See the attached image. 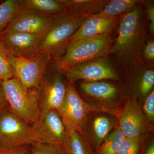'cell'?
Returning a JSON list of instances; mask_svg holds the SVG:
<instances>
[{
    "label": "cell",
    "instance_id": "obj_23",
    "mask_svg": "<svg viewBox=\"0 0 154 154\" xmlns=\"http://www.w3.org/2000/svg\"><path fill=\"white\" fill-rule=\"evenodd\" d=\"M22 8V0H6L0 4V33Z\"/></svg>",
    "mask_w": 154,
    "mask_h": 154
},
{
    "label": "cell",
    "instance_id": "obj_2",
    "mask_svg": "<svg viewBox=\"0 0 154 154\" xmlns=\"http://www.w3.org/2000/svg\"><path fill=\"white\" fill-rule=\"evenodd\" d=\"M78 87L77 91L90 111L117 116L128 98L123 87L114 81H80Z\"/></svg>",
    "mask_w": 154,
    "mask_h": 154
},
{
    "label": "cell",
    "instance_id": "obj_13",
    "mask_svg": "<svg viewBox=\"0 0 154 154\" xmlns=\"http://www.w3.org/2000/svg\"><path fill=\"white\" fill-rule=\"evenodd\" d=\"M39 142L64 146L67 140V130L58 111L53 109L39 118L33 126Z\"/></svg>",
    "mask_w": 154,
    "mask_h": 154
},
{
    "label": "cell",
    "instance_id": "obj_21",
    "mask_svg": "<svg viewBox=\"0 0 154 154\" xmlns=\"http://www.w3.org/2000/svg\"><path fill=\"white\" fill-rule=\"evenodd\" d=\"M105 137L96 151L97 154H118L125 138L118 122Z\"/></svg>",
    "mask_w": 154,
    "mask_h": 154
},
{
    "label": "cell",
    "instance_id": "obj_27",
    "mask_svg": "<svg viewBox=\"0 0 154 154\" xmlns=\"http://www.w3.org/2000/svg\"><path fill=\"white\" fill-rule=\"evenodd\" d=\"M143 114L149 124L154 128V90L150 93L140 104Z\"/></svg>",
    "mask_w": 154,
    "mask_h": 154
},
{
    "label": "cell",
    "instance_id": "obj_32",
    "mask_svg": "<svg viewBox=\"0 0 154 154\" xmlns=\"http://www.w3.org/2000/svg\"><path fill=\"white\" fill-rule=\"evenodd\" d=\"M2 81L0 79V103H7Z\"/></svg>",
    "mask_w": 154,
    "mask_h": 154
},
{
    "label": "cell",
    "instance_id": "obj_34",
    "mask_svg": "<svg viewBox=\"0 0 154 154\" xmlns=\"http://www.w3.org/2000/svg\"><path fill=\"white\" fill-rule=\"evenodd\" d=\"M3 1H0V4L3 2Z\"/></svg>",
    "mask_w": 154,
    "mask_h": 154
},
{
    "label": "cell",
    "instance_id": "obj_6",
    "mask_svg": "<svg viewBox=\"0 0 154 154\" xmlns=\"http://www.w3.org/2000/svg\"><path fill=\"white\" fill-rule=\"evenodd\" d=\"M9 64L15 76L27 89H37L53 62L45 53H38L27 57H16L9 54Z\"/></svg>",
    "mask_w": 154,
    "mask_h": 154
},
{
    "label": "cell",
    "instance_id": "obj_33",
    "mask_svg": "<svg viewBox=\"0 0 154 154\" xmlns=\"http://www.w3.org/2000/svg\"><path fill=\"white\" fill-rule=\"evenodd\" d=\"M8 107L7 103H0V117Z\"/></svg>",
    "mask_w": 154,
    "mask_h": 154
},
{
    "label": "cell",
    "instance_id": "obj_11",
    "mask_svg": "<svg viewBox=\"0 0 154 154\" xmlns=\"http://www.w3.org/2000/svg\"><path fill=\"white\" fill-rule=\"evenodd\" d=\"M117 117L110 113L90 111L86 116L81 135L95 153L105 137L113 129Z\"/></svg>",
    "mask_w": 154,
    "mask_h": 154
},
{
    "label": "cell",
    "instance_id": "obj_26",
    "mask_svg": "<svg viewBox=\"0 0 154 154\" xmlns=\"http://www.w3.org/2000/svg\"><path fill=\"white\" fill-rule=\"evenodd\" d=\"M143 137H125L118 154H139Z\"/></svg>",
    "mask_w": 154,
    "mask_h": 154
},
{
    "label": "cell",
    "instance_id": "obj_8",
    "mask_svg": "<svg viewBox=\"0 0 154 154\" xmlns=\"http://www.w3.org/2000/svg\"><path fill=\"white\" fill-rule=\"evenodd\" d=\"M108 56L71 67L62 73L72 84L80 81H119L121 73Z\"/></svg>",
    "mask_w": 154,
    "mask_h": 154
},
{
    "label": "cell",
    "instance_id": "obj_29",
    "mask_svg": "<svg viewBox=\"0 0 154 154\" xmlns=\"http://www.w3.org/2000/svg\"><path fill=\"white\" fill-rule=\"evenodd\" d=\"M145 9L146 19L149 22V31L152 37L154 34V5L153 1H143Z\"/></svg>",
    "mask_w": 154,
    "mask_h": 154
},
{
    "label": "cell",
    "instance_id": "obj_19",
    "mask_svg": "<svg viewBox=\"0 0 154 154\" xmlns=\"http://www.w3.org/2000/svg\"><path fill=\"white\" fill-rule=\"evenodd\" d=\"M23 8L41 14L54 16L65 12L60 0H22Z\"/></svg>",
    "mask_w": 154,
    "mask_h": 154
},
{
    "label": "cell",
    "instance_id": "obj_1",
    "mask_svg": "<svg viewBox=\"0 0 154 154\" xmlns=\"http://www.w3.org/2000/svg\"><path fill=\"white\" fill-rule=\"evenodd\" d=\"M143 1L122 15L117 25V35L110 46L109 54L116 57L127 76L144 65L141 52L146 40V19Z\"/></svg>",
    "mask_w": 154,
    "mask_h": 154
},
{
    "label": "cell",
    "instance_id": "obj_25",
    "mask_svg": "<svg viewBox=\"0 0 154 154\" xmlns=\"http://www.w3.org/2000/svg\"><path fill=\"white\" fill-rule=\"evenodd\" d=\"M31 154H66L63 147L58 145L35 143L30 146Z\"/></svg>",
    "mask_w": 154,
    "mask_h": 154
},
{
    "label": "cell",
    "instance_id": "obj_22",
    "mask_svg": "<svg viewBox=\"0 0 154 154\" xmlns=\"http://www.w3.org/2000/svg\"><path fill=\"white\" fill-rule=\"evenodd\" d=\"M141 2L139 0H111L97 14L107 18L120 17L131 11Z\"/></svg>",
    "mask_w": 154,
    "mask_h": 154
},
{
    "label": "cell",
    "instance_id": "obj_28",
    "mask_svg": "<svg viewBox=\"0 0 154 154\" xmlns=\"http://www.w3.org/2000/svg\"><path fill=\"white\" fill-rule=\"evenodd\" d=\"M141 52L144 65L153 67L154 63V40L153 37L146 39Z\"/></svg>",
    "mask_w": 154,
    "mask_h": 154
},
{
    "label": "cell",
    "instance_id": "obj_9",
    "mask_svg": "<svg viewBox=\"0 0 154 154\" xmlns=\"http://www.w3.org/2000/svg\"><path fill=\"white\" fill-rule=\"evenodd\" d=\"M62 72L50 67L37 89L39 117L53 109H59L66 93V79Z\"/></svg>",
    "mask_w": 154,
    "mask_h": 154
},
{
    "label": "cell",
    "instance_id": "obj_15",
    "mask_svg": "<svg viewBox=\"0 0 154 154\" xmlns=\"http://www.w3.org/2000/svg\"><path fill=\"white\" fill-rule=\"evenodd\" d=\"M122 16V15L116 18H107L96 14L86 17L70 38L68 46L85 38L111 35L117 28Z\"/></svg>",
    "mask_w": 154,
    "mask_h": 154
},
{
    "label": "cell",
    "instance_id": "obj_3",
    "mask_svg": "<svg viewBox=\"0 0 154 154\" xmlns=\"http://www.w3.org/2000/svg\"><path fill=\"white\" fill-rule=\"evenodd\" d=\"M86 17L63 12L54 16L47 32L42 37L38 53L49 54L53 61L64 54L69 40Z\"/></svg>",
    "mask_w": 154,
    "mask_h": 154
},
{
    "label": "cell",
    "instance_id": "obj_7",
    "mask_svg": "<svg viewBox=\"0 0 154 154\" xmlns=\"http://www.w3.org/2000/svg\"><path fill=\"white\" fill-rule=\"evenodd\" d=\"M39 142L33 126L7 107L0 117V148L30 146Z\"/></svg>",
    "mask_w": 154,
    "mask_h": 154
},
{
    "label": "cell",
    "instance_id": "obj_24",
    "mask_svg": "<svg viewBox=\"0 0 154 154\" xmlns=\"http://www.w3.org/2000/svg\"><path fill=\"white\" fill-rule=\"evenodd\" d=\"M9 53L0 38V79L6 81L15 77L8 62Z\"/></svg>",
    "mask_w": 154,
    "mask_h": 154
},
{
    "label": "cell",
    "instance_id": "obj_31",
    "mask_svg": "<svg viewBox=\"0 0 154 154\" xmlns=\"http://www.w3.org/2000/svg\"><path fill=\"white\" fill-rule=\"evenodd\" d=\"M143 154H154V141L153 138L152 140L146 147L143 152Z\"/></svg>",
    "mask_w": 154,
    "mask_h": 154
},
{
    "label": "cell",
    "instance_id": "obj_18",
    "mask_svg": "<svg viewBox=\"0 0 154 154\" xmlns=\"http://www.w3.org/2000/svg\"><path fill=\"white\" fill-rule=\"evenodd\" d=\"M65 12L87 17L98 14L109 0H60Z\"/></svg>",
    "mask_w": 154,
    "mask_h": 154
},
{
    "label": "cell",
    "instance_id": "obj_12",
    "mask_svg": "<svg viewBox=\"0 0 154 154\" xmlns=\"http://www.w3.org/2000/svg\"><path fill=\"white\" fill-rule=\"evenodd\" d=\"M57 111L66 126L81 134L83 125L90 109L78 93L74 85L67 80L65 99Z\"/></svg>",
    "mask_w": 154,
    "mask_h": 154
},
{
    "label": "cell",
    "instance_id": "obj_20",
    "mask_svg": "<svg viewBox=\"0 0 154 154\" xmlns=\"http://www.w3.org/2000/svg\"><path fill=\"white\" fill-rule=\"evenodd\" d=\"M66 126L67 130L68 138L63 148L66 154H96L79 133L66 125Z\"/></svg>",
    "mask_w": 154,
    "mask_h": 154
},
{
    "label": "cell",
    "instance_id": "obj_14",
    "mask_svg": "<svg viewBox=\"0 0 154 154\" xmlns=\"http://www.w3.org/2000/svg\"><path fill=\"white\" fill-rule=\"evenodd\" d=\"M55 16L23 8L3 31L24 32L43 36L49 29Z\"/></svg>",
    "mask_w": 154,
    "mask_h": 154
},
{
    "label": "cell",
    "instance_id": "obj_10",
    "mask_svg": "<svg viewBox=\"0 0 154 154\" xmlns=\"http://www.w3.org/2000/svg\"><path fill=\"white\" fill-rule=\"evenodd\" d=\"M116 117L125 137L143 136L153 131L146 120L139 103L130 96H128Z\"/></svg>",
    "mask_w": 154,
    "mask_h": 154
},
{
    "label": "cell",
    "instance_id": "obj_17",
    "mask_svg": "<svg viewBox=\"0 0 154 154\" xmlns=\"http://www.w3.org/2000/svg\"><path fill=\"white\" fill-rule=\"evenodd\" d=\"M129 95L140 105L154 90L153 67L143 65L127 76Z\"/></svg>",
    "mask_w": 154,
    "mask_h": 154
},
{
    "label": "cell",
    "instance_id": "obj_4",
    "mask_svg": "<svg viewBox=\"0 0 154 154\" xmlns=\"http://www.w3.org/2000/svg\"><path fill=\"white\" fill-rule=\"evenodd\" d=\"M112 35L85 38L69 45L66 51L51 65L53 68L62 72L65 70L106 56L113 42Z\"/></svg>",
    "mask_w": 154,
    "mask_h": 154
},
{
    "label": "cell",
    "instance_id": "obj_35",
    "mask_svg": "<svg viewBox=\"0 0 154 154\" xmlns=\"http://www.w3.org/2000/svg\"><path fill=\"white\" fill-rule=\"evenodd\" d=\"M96 154H97L96 153Z\"/></svg>",
    "mask_w": 154,
    "mask_h": 154
},
{
    "label": "cell",
    "instance_id": "obj_30",
    "mask_svg": "<svg viewBox=\"0 0 154 154\" xmlns=\"http://www.w3.org/2000/svg\"><path fill=\"white\" fill-rule=\"evenodd\" d=\"M0 154H31L30 146H26L15 148H0Z\"/></svg>",
    "mask_w": 154,
    "mask_h": 154
},
{
    "label": "cell",
    "instance_id": "obj_5",
    "mask_svg": "<svg viewBox=\"0 0 154 154\" xmlns=\"http://www.w3.org/2000/svg\"><path fill=\"white\" fill-rule=\"evenodd\" d=\"M2 82L9 109L26 123L36 124L39 117L37 89H27L16 77Z\"/></svg>",
    "mask_w": 154,
    "mask_h": 154
},
{
    "label": "cell",
    "instance_id": "obj_16",
    "mask_svg": "<svg viewBox=\"0 0 154 154\" xmlns=\"http://www.w3.org/2000/svg\"><path fill=\"white\" fill-rule=\"evenodd\" d=\"M42 36L24 32H3L0 38L9 54L16 57H27L38 53Z\"/></svg>",
    "mask_w": 154,
    "mask_h": 154
}]
</instances>
